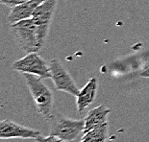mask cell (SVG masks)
<instances>
[{
	"instance_id": "cell-1",
	"label": "cell",
	"mask_w": 149,
	"mask_h": 142,
	"mask_svg": "<svg viewBox=\"0 0 149 142\" xmlns=\"http://www.w3.org/2000/svg\"><path fill=\"white\" fill-rule=\"evenodd\" d=\"M23 77L34 100L38 112L45 120L50 121L54 114V95L52 90L43 83L42 80V78L37 75L23 73Z\"/></svg>"
},
{
	"instance_id": "cell-2",
	"label": "cell",
	"mask_w": 149,
	"mask_h": 142,
	"mask_svg": "<svg viewBox=\"0 0 149 142\" xmlns=\"http://www.w3.org/2000/svg\"><path fill=\"white\" fill-rule=\"evenodd\" d=\"M10 30L17 45L27 54L39 52L44 46L40 39L39 27L32 18L11 24Z\"/></svg>"
},
{
	"instance_id": "cell-3",
	"label": "cell",
	"mask_w": 149,
	"mask_h": 142,
	"mask_svg": "<svg viewBox=\"0 0 149 142\" xmlns=\"http://www.w3.org/2000/svg\"><path fill=\"white\" fill-rule=\"evenodd\" d=\"M50 123V134L68 142L75 140L85 127L84 119H71L59 112L54 113Z\"/></svg>"
},
{
	"instance_id": "cell-4",
	"label": "cell",
	"mask_w": 149,
	"mask_h": 142,
	"mask_svg": "<svg viewBox=\"0 0 149 142\" xmlns=\"http://www.w3.org/2000/svg\"><path fill=\"white\" fill-rule=\"evenodd\" d=\"M12 67L14 70L21 73L34 74L42 79L51 78L49 62L42 58L38 52L28 53L23 58L15 61Z\"/></svg>"
},
{
	"instance_id": "cell-5",
	"label": "cell",
	"mask_w": 149,
	"mask_h": 142,
	"mask_svg": "<svg viewBox=\"0 0 149 142\" xmlns=\"http://www.w3.org/2000/svg\"><path fill=\"white\" fill-rule=\"evenodd\" d=\"M50 72H51V80L54 87L57 90L64 91L73 96H77L80 89L74 82L73 78L68 73L61 62L58 59H52L49 62Z\"/></svg>"
},
{
	"instance_id": "cell-6",
	"label": "cell",
	"mask_w": 149,
	"mask_h": 142,
	"mask_svg": "<svg viewBox=\"0 0 149 142\" xmlns=\"http://www.w3.org/2000/svg\"><path fill=\"white\" fill-rule=\"evenodd\" d=\"M57 3H58V0H43L37 7L31 17L39 27L40 39L43 43H45L47 37H48L50 25H51L54 14L56 12Z\"/></svg>"
},
{
	"instance_id": "cell-7",
	"label": "cell",
	"mask_w": 149,
	"mask_h": 142,
	"mask_svg": "<svg viewBox=\"0 0 149 142\" xmlns=\"http://www.w3.org/2000/svg\"><path fill=\"white\" fill-rule=\"evenodd\" d=\"M40 135V131L23 127L11 120H3L0 122V137L2 139H10V138L36 139Z\"/></svg>"
},
{
	"instance_id": "cell-8",
	"label": "cell",
	"mask_w": 149,
	"mask_h": 142,
	"mask_svg": "<svg viewBox=\"0 0 149 142\" xmlns=\"http://www.w3.org/2000/svg\"><path fill=\"white\" fill-rule=\"evenodd\" d=\"M43 0H30L11 8V12L7 17L9 24L17 23L18 21L29 19L32 17L35 10Z\"/></svg>"
},
{
	"instance_id": "cell-9",
	"label": "cell",
	"mask_w": 149,
	"mask_h": 142,
	"mask_svg": "<svg viewBox=\"0 0 149 142\" xmlns=\"http://www.w3.org/2000/svg\"><path fill=\"white\" fill-rule=\"evenodd\" d=\"M98 88V80L97 78H91L85 87L80 89L78 95L76 96V107L77 112L82 113L85 112V109L93 102L94 98L96 96Z\"/></svg>"
},
{
	"instance_id": "cell-10",
	"label": "cell",
	"mask_w": 149,
	"mask_h": 142,
	"mask_svg": "<svg viewBox=\"0 0 149 142\" xmlns=\"http://www.w3.org/2000/svg\"><path fill=\"white\" fill-rule=\"evenodd\" d=\"M110 112L111 109L107 108L104 105L97 106L94 109H91L84 119L85 127L83 134L108 123V115L110 114Z\"/></svg>"
},
{
	"instance_id": "cell-11",
	"label": "cell",
	"mask_w": 149,
	"mask_h": 142,
	"mask_svg": "<svg viewBox=\"0 0 149 142\" xmlns=\"http://www.w3.org/2000/svg\"><path fill=\"white\" fill-rule=\"evenodd\" d=\"M108 132H109V125L106 123L100 127L94 128L83 134L80 142H106L108 139Z\"/></svg>"
},
{
	"instance_id": "cell-12",
	"label": "cell",
	"mask_w": 149,
	"mask_h": 142,
	"mask_svg": "<svg viewBox=\"0 0 149 142\" xmlns=\"http://www.w3.org/2000/svg\"><path fill=\"white\" fill-rule=\"evenodd\" d=\"M35 140H36V142H68L59 138L58 136H55V135H51V134H49L48 136H42V135H40Z\"/></svg>"
},
{
	"instance_id": "cell-13",
	"label": "cell",
	"mask_w": 149,
	"mask_h": 142,
	"mask_svg": "<svg viewBox=\"0 0 149 142\" xmlns=\"http://www.w3.org/2000/svg\"><path fill=\"white\" fill-rule=\"evenodd\" d=\"M27 1H30V0H0V3L7 6V7L13 8L18 4H21V3H24Z\"/></svg>"
}]
</instances>
